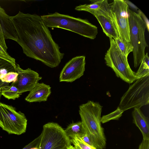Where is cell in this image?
<instances>
[{"mask_svg":"<svg viewBox=\"0 0 149 149\" xmlns=\"http://www.w3.org/2000/svg\"><path fill=\"white\" fill-rule=\"evenodd\" d=\"M10 18L17 35L16 42L26 56L51 68L59 65L64 54L60 51L41 16L19 11Z\"/></svg>","mask_w":149,"mask_h":149,"instance_id":"6da1fadb","label":"cell"},{"mask_svg":"<svg viewBox=\"0 0 149 149\" xmlns=\"http://www.w3.org/2000/svg\"><path fill=\"white\" fill-rule=\"evenodd\" d=\"M102 106L98 102L89 101L79 106V113L86 134L97 149H104L106 139L102 127Z\"/></svg>","mask_w":149,"mask_h":149,"instance_id":"7a4b0ae2","label":"cell"},{"mask_svg":"<svg viewBox=\"0 0 149 149\" xmlns=\"http://www.w3.org/2000/svg\"><path fill=\"white\" fill-rule=\"evenodd\" d=\"M41 17L48 27L65 29L93 40L96 38L98 33L97 27L86 19L57 12L42 15Z\"/></svg>","mask_w":149,"mask_h":149,"instance_id":"3957f363","label":"cell"},{"mask_svg":"<svg viewBox=\"0 0 149 149\" xmlns=\"http://www.w3.org/2000/svg\"><path fill=\"white\" fill-rule=\"evenodd\" d=\"M128 14L130 42L133 48L134 65L136 68L140 64L145 55V48L148 46L145 36L146 26L139 13L129 8Z\"/></svg>","mask_w":149,"mask_h":149,"instance_id":"277c9868","label":"cell"},{"mask_svg":"<svg viewBox=\"0 0 149 149\" xmlns=\"http://www.w3.org/2000/svg\"><path fill=\"white\" fill-rule=\"evenodd\" d=\"M134 81L121 98L118 107L123 111L149 103V74Z\"/></svg>","mask_w":149,"mask_h":149,"instance_id":"5b68a950","label":"cell"},{"mask_svg":"<svg viewBox=\"0 0 149 149\" xmlns=\"http://www.w3.org/2000/svg\"><path fill=\"white\" fill-rule=\"evenodd\" d=\"M109 39L110 46L104 58L107 65L112 69L117 77L127 83H132L137 79L135 72L131 69L127 57L122 53L115 40Z\"/></svg>","mask_w":149,"mask_h":149,"instance_id":"8992f818","label":"cell"},{"mask_svg":"<svg viewBox=\"0 0 149 149\" xmlns=\"http://www.w3.org/2000/svg\"><path fill=\"white\" fill-rule=\"evenodd\" d=\"M27 120L24 114L12 106L0 102V127L9 134L20 135L26 131Z\"/></svg>","mask_w":149,"mask_h":149,"instance_id":"52a82bcc","label":"cell"},{"mask_svg":"<svg viewBox=\"0 0 149 149\" xmlns=\"http://www.w3.org/2000/svg\"><path fill=\"white\" fill-rule=\"evenodd\" d=\"M40 135L39 149H67L72 146L64 130L56 123L45 124Z\"/></svg>","mask_w":149,"mask_h":149,"instance_id":"ba28073f","label":"cell"},{"mask_svg":"<svg viewBox=\"0 0 149 149\" xmlns=\"http://www.w3.org/2000/svg\"><path fill=\"white\" fill-rule=\"evenodd\" d=\"M129 9L128 5L125 0H114L110 5L111 13L119 37L127 42H130Z\"/></svg>","mask_w":149,"mask_h":149,"instance_id":"9c48e42d","label":"cell"},{"mask_svg":"<svg viewBox=\"0 0 149 149\" xmlns=\"http://www.w3.org/2000/svg\"><path fill=\"white\" fill-rule=\"evenodd\" d=\"M86 65L85 56H77L73 58L65 64L59 76L60 82H72L84 74Z\"/></svg>","mask_w":149,"mask_h":149,"instance_id":"30bf717a","label":"cell"},{"mask_svg":"<svg viewBox=\"0 0 149 149\" xmlns=\"http://www.w3.org/2000/svg\"><path fill=\"white\" fill-rule=\"evenodd\" d=\"M16 67L18 75L16 81L12 82L11 85L17 87L21 95L30 91L42 79V77L39 76L38 72L30 68L23 69L18 64H16Z\"/></svg>","mask_w":149,"mask_h":149,"instance_id":"8fae6325","label":"cell"},{"mask_svg":"<svg viewBox=\"0 0 149 149\" xmlns=\"http://www.w3.org/2000/svg\"><path fill=\"white\" fill-rule=\"evenodd\" d=\"M94 16L100 25L103 32L107 37L114 40L119 37L118 32L111 12L108 13L97 14Z\"/></svg>","mask_w":149,"mask_h":149,"instance_id":"7c38bea8","label":"cell"},{"mask_svg":"<svg viewBox=\"0 0 149 149\" xmlns=\"http://www.w3.org/2000/svg\"><path fill=\"white\" fill-rule=\"evenodd\" d=\"M51 93V87L49 85L38 82L29 91L25 99L29 102H45L47 101Z\"/></svg>","mask_w":149,"mask_h":149,"instance_id":"4fadbf2b","label":"cell"},{"mask_svg":"<svg viewBox=\"0 0 149 149\" xmlns=\"http://www.w3.org/2000/svg\"><path fill=\"white\" fill-rule=\"evenodd\" d=\"M10 16L0 6V32L3 33L5 39L12 40L16 42L18 36Z\"/></svg>","mask_w":149,"mask_h":149,"instance_id":"5bb4252c","label":"cell"},{"mask_svg":"<svg viewBox=\"0 0 149 149\" xmlns=\"http://www.w3.org/2000/svg\"><path fill=\"white\" fill-rule=\"evenodd\" d=\"M89 4L80 5L76 6L75 9L77 11H85L88 12L93 15L100 13L110 11V5L107 0L92 1Z\"/></svg>","mask_w":149,"mask_h":149,"instance_id":"9a60e30c","label":"cell"},{"mask_svg":"<svg viewBox=\"0 0 149 149\" xmlns=\"http://www.w3.org/2000/svg\"><path fill=\"white\" fill-rule=\"evenodd\" d=\"M133 122L139 128L143 139L149 140V120L140 108H134L132 112Z\"/></svg>","mask_w":149,"mask_h":149,"instance_id":"2e32d148","label":"cell"},{"mask_svg":"<svg viewBox=\"0 0 149 149\" xmlns=\"http://www.w3.org/2000/svg\"><path fill=\"white\" fill-rule=\"evenodd\" d=\"M64 131L66 134L70 139L74 136L80 137L86 134L81 121L70 124Z\"/></svg>","mask_w":149,"mask_h":149,"instance_id":"e0dca14e","label":"cell"},{"mask_svg":"<svg viewBox=\"0 0 149 149\" xmlns=\"http://www.w3.org/2000/svg\"><path fill=\"white\" fill-rule=\"evenodd\" d=\"M10 72H17L16 64L0 58V88L9 85V83L3 82L1 79L5 74Z\"/></svg>","mask_w":149,"mask_h":149,"instance_id":"ac0fdd59","label":"cell"},{"mask_svg":"<svg viewBox=\"0 0 149 149\" xmlns=\"http://www.w3.org/2000/svg\"><path fill=\"white\" fill-rule=\"evenodd\" d=\"M1 92L2 95L8 100H15L19 97L21 95L18 88L11 85L2 87Z\"/></svg>","mask_w":149,"mask_h":149,"instance_id":"d6986e66","label":"cell"},{"mask_svg":"<svg viewBox=\"0 0 149 149\" xmlns=\"http://www.w3.org/2000/svg\"><path fill=\"white\" fill-rule=\"evenodd\" d=\"M140 65L138 70L135 72L137 79L149 74V58L147 53L145 54Z\"/></svg>","mask_w":149,"mask_h":149,"instance_id":"ffe728a7","label":"cell"},{"mask_svg":"<svg viewBox=\"0 0 149 149\" xmlns=\"http://www.w3.org/2000/svg\"><path fill=\"white\" fill-rule=\"evenodd\" d=\"M114 40L122 53L126 57L132 52L133 48L130 42L122 40L119 37Z\"/></svg>","mask_w":149,"mask_h":149,"instance_id":"44dd1931","label":"cell"},{"mask_svg":"<svg viewBox=\"0 0 149 149\" xmlns=\"http://www.w3.org/2000/svg\"><path fill=\"white\" fill-rule=\"evenodd\" d=\"M123 112L118 107L114 111L107 115L103 116L101 117V123H104L111 120H118L121 117Z\"/></svg>","mask_w":149,"mask_h":149,"instance_id":"7402d4cb","label":"cell"},{"mask_svg":"<svg viewBox=\"0 0 149 149\" xmlns=\"http://www.w3.org/2000/svg\"><path fill=\"white\" fill-rule=\"evenodd\" d=\"M71 143L77 149H97L84 142L79 137L74 136L70 139Z\"/></svg>","mask_w":149,"mask_h":149,"instance_id":"603a6c76","label":"cell"},{"mask_svg":"<svg viewBox=\"0 0 149 149\" xmlns=\"http://www.w3.org/2000/svg\"><path fill=\"white\" fill-rule=\"evenodd\" d=\"M18 75L17 72H10L5 74L1 79L2 81L7 83L15 82Z\"/></svg>","mask_w":149,"mask_h":149,"instance_id":"cb8c5ba5","label":"cell"},{"mask_svg":"<svg viewBox=\"0 0 149 149\" xmlns=\"http://www.w3.org/2000/svg\"><path fill=\"white\" fill-rule=\"evenodd\" d=\"M5 40L3 34L0 32V52L8 55H9L7 52L8 47Z\"/></svg>","mask_w":149,"mask_h":149,"instance_id":"d4e9b609","label":"cell"},{"mask_svg":"<svg viewBox=\"0 0 149 149\" xmlns=\"http://www.w3.org/2000/svg\"><path fill=\"white\" fill-rule=\"evenodd\" d=\"M41 138L40 134L22 149H30L33 147H39Z\"/></svg>","mask_w":149,"mask_h":149,"instance_id":"484cf974","label":"cell"},{"mask_svg":"<svg viewBox=\"0 0 149 149\" xmlns=\"http://www.w3.org/2000/svg\"><path fill=\"white\" fill-rule=\"evenodd\" d=\"M138 149H149V140L143 139Z\"/></svg>","mask_w":149,"mask_h":149,"instance_id":"4316f807","label":"cell"},{"mask_svg":"<svg viewBox=\"0 0 149 149\" xmlns=\"http://www.w3.org/2000/svg\"><path fill=\"white\" fill-rule=\"evenodd\" d=\"M79 137L84 142L88 145L92 146L95 147L90 140L89 137L86 134H84L81 137Z\"/></svg>","mask_w":149,"mask_h":149,"instance_id":"83f0119b","label":"cell"},{"mask_svg":"<svg viewBox=\"0 0 149 149\" xmlns=\"http://www.w3.org/2000/svg\"><path fill=\"white\" fill-rule=\"evenodd\" d=\"M30 149H39L38 147H33L31 148Z\"/></svg>","mask_w":149,"mask_h":149,"instance_id":"f1b7e54d","label":"cell"},{"mask_svg":"<svg viewBox=\"0 0 149 149\" xmlns=\"http://www.w3.org/2000/svg\"><path fill=\"white\" fill-rule=\"evenodd\" d=\"M70 149H77L74 146H71L70 147Z\"/></svg>","mask_w":149,"mask_h":149,"instance_id":"f546056e","label":"cell"},{"mask_svg":"<svg viewBox=\"0 0 149 149\" xmlns=\"http://www.w3.org/2000/svg\"><path fill=\"white\" fill-rule=\"evenodd\" d=\"M2 94H1V92H0V100L1 99V96L2 95Z\"/></svg>","mask_w":149,"mask_h":149,"instance_id":"4dcf8cb0","label":"cell"},{"mask_svg":"<svg viewBox=\"0 0 149 149\" xmlns=\"http://www.w3.org/2000/svg\"><path fill=\"white\" fill-rule=\"evenodd\" d=\"M1 88H0V92H1Z\"/></svg>","mask_w":149,"mask_h":149,"instance_id":"1f68e13d","label":"cell"},{"mask_svg":"<svg viewBox=\"0 0 149 149\" xmlns=\"http://www.w3.org/2000/svg\"><path fill=\"white\" fill-rule=\"evenodd\" d=\"M70 148H68L67 149H70Z\"/></svg>","mask_w":149,"mask_h":149,"instance_id":"d6a6232c","label":"cell"}]
</instances>
